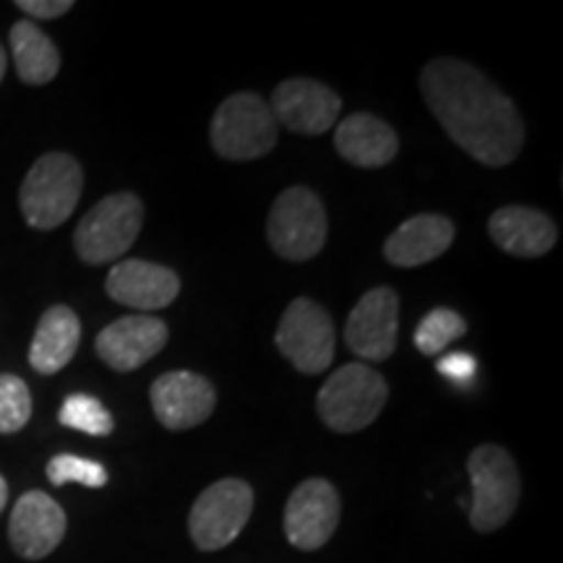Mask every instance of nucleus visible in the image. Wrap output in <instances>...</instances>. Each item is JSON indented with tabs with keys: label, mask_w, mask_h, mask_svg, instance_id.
Returning a JSON list of instances; mask_svg holds the SVG:
<instances>
[{
	"label": "nucleus",
	"mask_w": 563,
	"mask_h": 563,
	"mask_svg": "<svg viewBox=\"0 0 563 563\" xmlns=\"http://www.w3.org/2000/svg\"><path fill=\"white\" fill-rule=\"evenodd\" d=\"M422 100L449 139L488 167H506L525 146V123L509 97L470 63L435 58L420 74Z\"/></svg>",
	"instance_id": "1"
},
{
	"label": "nucleus",
	"mask_w": 563,
	"mask_h": 563,
	"mask_svg": "<svg viewBox=\"0 0 563 563\" xmlns=\"http://www.w3.org/2000/svg\"><path fill=\"white\" fill-rule=\"evenodd\" d=\"M84 173L70 154L51 152L40 157L21 183V214L34 230H55L74 214L81 199Z\"/></svg>",
	"instance_id": "2"
},
{
	"label": "nucleus",
	"mask_w": 563,
	"mask_h": 563,
	"mask_svg": "<svg viewBox=\"0 0 563 563\" xmlns=\"http://www.w3.org/2000/svg\"><path fill=\"white\" fill-rule=\"evenodd\" d=\"M389 386L376 368L347 363L334 371L316 397V410L323 426L334 433H357L368 428L384 410Z\"/></svg>",
	"instance_id": "3"
},
{
	"label": "nucleus",
	"mask_w": 563,
	"mask_h": 563,
	"mask_svg": "<svg viewBox=\"0 0 563 563\" xmlns=\"http://www.w3.org/2000/svg\"><path fill=\"white\" fill-rule=\"evenodd\" d=\"M467 473L473 481L470 525L483 534L501 530L517 511L519 493H522L511 454L496 443H483L470 454Z\"/></svg>",
	"instance_id": "4"
},
{
	"label": "nucleus",
	"mask_w": 563,
	"mask_h": 563,
	"mask_svg": "<svg viewBox=\"0 0 563 563\" xmlns=\"http://www.w3.org/2000/svg\"><path fill=\"white\" fill-rule=\"evenodd\" d=\"M277 121L269 104L253 91L232 95L211 118L209 139L224 159L249 162L269 154L277 144Z\"/></svg>",
	"instance_id": "5"
},
{
	"label": "nucleus",
	"mask_w": 563,
	"mask_h": 563,
	"mask_svg": "<svg viewBox=\"0 0 563 563\" xmlns=\"http://www.w3.org/2000/svg\"><path fill=\"white\" fill-rule=\"evenodd\" d=\"M144 224V203L136 194H112L95 203L74 232V249L84 264L118 262L136 243Z\"/></svg>",
	"instance_id": "6"
},
{
	"label": "nucleus",
	"mask_w": 563,
	"mask_h": 563,
	"mask_svg": "<svg viewBox=\"0 0 563 563\" xmlns=\"http://www.w3.org/2000/svg\"><path fill=\"white\" fill-rule=\"evenodd\" d=\"M253 511V488L238 477L209 485L199 493L188 514V532L199 551H222L228 548L243 527L249 525Z\"/></svg>",
	"instance_id": "7"
},
{
	"label": "nucleus",
	"mask_w": 563,
	"mask_h": 563,
	"mask_svg": "<svg viewBox=\"0 0 563 563\" xmlns=\"http://www.w3.org/2000/svg\"><path fill=\"white\" fill-rule=\"evenodd\" d=\"M269 243L287 262H308L327 243V211L311 188L292 186L269 211Z\"/></svg>",
	"instance_id": "8"
},
{
	"label": "nucleus",
	"mask_w": 563,
	"mask_h": 563,
	"mask_svg": "<svg viewBox=\"0 0 563 563\" xmlns=\"http://www.w3.org/2000/svg\"><path fill=\"white\" fill-rule=\"evenodd\" d=\"M334 321L319 302L298 298L287 306L277 327V347L300 373L316 376L334 361Z\"/></svg>",
	"instance_id": "9"
},
{
	"label": "nucleus",
	"mask_w": 563,
	"mask_h": 563,
	"mask_svg": "<svg viewBox=\"0 0 563 563\" xmlns=\"http://www.w3.org/2000/svg\"><path fill=\"white\" fill-rule=\"evenodd\" d=\"M340 493L329 481L311 477L292 490L285 509V534L300 551H319L340 525Z\"/></svg>",
	"instance_id": "10"
},
{
	"label": "nucleus",
	"mask_w": 563,
	"mask_h": 563,
	"mask_svg": "<svg viewBox=\"0 0 563 563\" xmlns=\"http://www.w3.org/2000/svg\"><path fill=\"white\" fill-rule=\"evenodd\" d=\"M399 298L391 287H373L352 308L344 342L361 361L382 363L397 350Z\"/></svg>",
	"instance_id": "11"
},
{
	"label": "nucleus",
	"mask_w": 563,
	"mask_h": 563,
	"mask_svg": "<svg viewBox=\"0 0 563 563\" xmlns=\"http://www.w3.org/2000/svg\"><path fill=\"white\" fill-rule=\"evenodd\" d=\"M269 110L274 121L302 136H319L336 123L342 100L334 89L311 79H287L274 89Z\"/></svg>",
	"instance_id": "12"
},
{
	"label": "nucleus",
	"mask_w": 563,
	"mask_h": 563,
	"mask_svg": "<svg viewBox=\"0 0 563 563\" xmlns=\"http://www.w3.org/2000/svg\"><path fill=\"white\" fill-rule=\"evenodd\" d=\"M68 519L63 506L42 490H30L11 511L9 540L24 561H40L60 545Z\"/></svg>",
	"instance_id": "13"
},
{
	"label": "nucleus",
	"mask_w": 563,
	"mask_h": 563,
	"mask_svg": "<svg viewBox=\"0 0 563 563\" xmlns=\"http://www.w3.org/2000/svg\"><path fill=\"white\" fill-rule=\"evenodd\" d=\"M214 407V386L199 373L170 371L152 384V410L167 431H188L201 426Z\"/></svg>",
	"instance_id": "14"
},
{
	"label": "nucleus",
	"mask_w": 563,
	"mask_h": 563,
	"mask_svg": "<svg viewBox=\"0 0 563 563\" xmlns=\"http://www.w3.org/2000/svg\"><path fill=\"white\" fill-rule=\"evenodd\" d=\"M167 336H170L167 323L154 316H123L102 329L95 347L104 365H110L112 371L129 373L162 352Z\"/></svg>",
	"instance_id": "15"
},
{
	"label": "nucleus",
	"mask_w": 563,
	"mask_h": 563,
	"mask_svg": "<svg viewBox=\"0 0 563 563\" xmlns=\"http://www.w3.org/2000/svg\"><path fill=\"white\" fill-rule=\"evenodd\" d=\"M104 290L121 306L136 308V311H159L178 298L180 279L167 266L131 258V262L112 266Z\"/></svg>",
	"instance_id": "16"
},
{
	"label": "nucleus",
	"mask_w": 563,
	"mask_h": 563,
	"mask_svg": "<svg viewBox=\"0 0 563 563\" xmlns=\"http://www.w3.org/2000/svg\"><path fill=\"white\" fill-rule=\"evenodd\" d=\"M452 243L454 224L449 217L418 214L399 224L386 238L384 256L386 262L399 266V269H412V266H422L439 258L441 253L452 249Z\"/></svg>",
	"instance_id": "17"
},
{
	"label": "nucleus",
	"mask_w": 563,
	"mask_h": 563,
	"mask_svg": "<svg viewBox=\"0 0 563 563\" xmlns=\"http://www.w3.org/2000/svg\"><path fill=\"white\" fill-rule=\"evenodd\" d=\"M488 232L498 249L519 258L545 256L559 238L551 217L530 207H501L490 217Z\"/></svg>",
	"instance_id": "18"
},
{
	"label": "nucleus",
	"mask_w": 563,
	"mask_h": 563,
	"mask_svg": "<svg viewBox=\"0 0 563 563\" xmlns=\"http://www.w3.org/2000/svg\"><path fill=\"white\" fill-rule=\"evenodd\" d=\"M334 146L344 162L373 170V167L389 165L397 157L399 139L391 125L378 121L376 115L355 112L336 125Z\"/></svg>",
	"instance_id": "19"
},
{
	"label": "nucleus",
	"mask_w": 563,
	"mask_h": 563,
	"mask_svg": "<svg viewBox=\"0 0 563 563\" xmlns=\"http://www.w3.org/2000/svg\"><path fill=\"white\" fill-rule=\"evenodd\" d=\"M81 342V321L68 306H53L42 313L30 347V365L42 376H53L74 361Z\"/></svg>",
	"instance_id": "20"
},
{
	"label": "nucleus",
	"mask_w": 563,
	"mask_h": 563,
	"mask_svg": "<svg viewBox=\"0 0 563 563\" xmlns=\"http://www.w3.org/2000/svg\"><path fill=\"white\" fill-rule=\"evenodd\" d=\"M11 53L16 63V74L24 84L42 87L51 84L60 70V53L53 40L32 21H16L11 26Z\"/></svg>",
	"instance_id": "21"
},
{
	"label": "nucleus",
	"mask_w": 563,
	"mask_h": 563,
	"mask_svg": "<svg viewBox=\"0 0 563 563\" xmlns=\"http://www.w3.org/2000/svg\"><path fill=\"white\" fill-rule=\"evenodd\" d=\"M467 334V323L452 308H433L431 313L426 316L418 323V332H415V347H418L422 355H439L452 344L454 340Z\"/></svg>",
	"instance_id": "22"
},
{
	"label": "nucleus",
	"mask_w": 563,
	"mask_h": 563,
	"mask_svg": "<svg viewBox=\"0 0 563 563\" xmlns=\"http://www.w3.org/2000/svg\"><path fill=\"white\" fill-rule=\"evenodd\" d=\"M58 420L60 426L89 435H110L112 428H115L108 407L97 397H91V394H70V397H66Z\"/></svg>",
	"instance_id": "23"
},
{
	"label": "nucleus",
	"mask_w": 563,
	"mask_h": 563,
	"mask_svg": "<svg viewBox=\"0 0 563 563\" xmlns=\"http://www.w3.org/2000/svg\"><path fill=\"white\" fill-rule=\"evenodd\" d=\"M32 418L30 386L13 373H0V433H19Z\"/></svg>",
	"instance_id": "24"
},
{
	"label": "nucleus",
	"mask_w": 563,
	"mask_h": 563,
	"mask_svg": "<svg viewBox=\"0 0 563 563\" xmlns=\"http://www.w3.org/2000/svg\"><path fill=\"white\" fill-rule=\"evenodd\" d=\"M47 481L53 485L79 483L87 488H102V485H108V470L100 462L81 460L74 454H58L47 462Z\"/></svg>",
	"instance_id": "25"
},
{
	"label": "nucleus",
	"mask_w": 563,
	"mask_h": 563,
	"mask_svg": "<svg viewBox=\"0 0 563 563\" xmlns=\"http://www.w3.org/2000/svg\"><path fill=\"white\" fill-rule=\"evenodd\" d=\"M435 368H439L441 376H446L449 382L470 384L475 378L477 363L473 355H467V352H449V355L441 357Z\"/></svg>",
	"instance_id": "26"
},
{
	"label": "nucleus",
	"mask_w": 563,
	"mask_h": 563,
	"mask_svg": "<svg viewBox=\"0 0 563 563\" xmlns=\"http://www.w3.org/2000/svg\"><path fill=\"white\" fill-rule=\"evenodd\" d=\"M19 11H24L26 16L32 19H60L63 13H68L74 9L70 0H19L16 3Z\"/></svg>",
	"instance_id": "27"
},
{
	"label": "nucleus",
	"mask_w": 563,
	"mask_h": 563,
	"mask_svg": "<svg viewBox=\"0 0 563 563\" xmlns=\"http://www.w3.org/2000/svg\"><path fill=\"white\" fill-rule=\"evenodd\" d=\"M5 504H9V483H5V477L0 475V514H3Z\"/></svg>",
	"instance_id": "28"
},
{
	"label": "nucleus",
	"mask_w": 563,
	"mask_h": 563,
	"mask_svg": "<svg viewBox=\"0 0 563 563\" xmlns=\"http://www.w3.org/2000/svg\"><path fill=\"white\" fill-rule=\"evenodd\" d=\"M3 76H5V51L3 45H0V81H3Z\"/></svg>",
	"instance_id": "29"
}]
</instances>
